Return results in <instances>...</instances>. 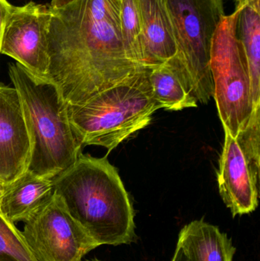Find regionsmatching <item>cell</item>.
I'll use <instances>...</instances> for the list:
<instances>
[{
	"mask_svg": "<svg viewBox=\"0 0 260 261\" xmlns=\"http://www.w3.org/2000/svg\"><path fill=\"white\" fill-rule=\"evenodd\" d=\"M50 10L46 80L67 106L83 103L148 70L135 64L125 50L121 0H74Z\"/></svg>",
	"mask_w": 260,
	"mask_h": 261,
	"instance_id": "6da1fadb",
	"label": "cell"
},
{
	"mask_svg": "<svg viewBox=\"0 0 260 261\" xmlns=\"http://www.w3.org/2000/svg\"><path fill=\"white\" fill-rule=\"evenodd\" d=\"M52 180L55 194L99 246L134 242V208L107 156L94 158L81 152L73 165Z\"/></svg>",
	"mask_w": 260,
	"mask_h": 261,
	"instance_id": "7a4b0ae2",
	"label": "cell"
},
{
	"mask_svg": "<svg viewBox=\"0 0 260 261\" xmlns=\"http://www.w3.org/2000/svg\"><path fill=\"white\" fill-rule=\"evenodd\" d=\"M9 75L19 96L30 138L27 170L53 179L73 165L82 152L67 103L52 83L34 76L18 63L9 64Z\"/></svg>",
	"mask_w": 260,
	"mask_h": 261,
	"instance_id": "3957f363",
	"label": "cell"
},
{
	"mask_svg": "<svg viewBox=\"0 0 260 261\" xmlns=\"http://www.w3.org/2000/svg\"><path fill=\"white\" fill-rule=\"evenodd\" d=\"M150 70L100 92L83 103L67 106L72 130L82 147L101 146L111 151L151 123L160 107L153 96Z\"/></svg>",
	"mask_w": 260,
	"mask_h": 261,
	"instance_id": "277c9868",
	"label": "cell"
},
{
	"mask_svg": "<svg viewBox=\"0 0 260 261\" xmlns=\"http://www.w3.org/2000/svg\"><path fill=\"white\" fill-rule=\"evenodd\" d=\"M177 51L169 61L187 90L206 104L214 96L210 51L214 34L225 15L224 0H163Z\"/></svg>",
	"mask_w": 260,
	"mask_h": 261,
	"instance_id": "5b68a950",
	"label": "cell"
},
{
	"mask_svg": "<svg viewBox=\"0 0 260 261\" xmlns=\"http://www.w3.org/2000/svg\"><path fill=\"white\" fill-rule=\"evenodd\" d=\"M239 8L218 24L210 51L214 99L223 127L236 138L255 110L245 57L237 35Z\"/></svg>",
	"mask_w": 260,
	"mask_h": 261,
	"instance_id": "8992f818",
	"label": "cell"
},
{
	"mask_svg": "<svg viewBox=\"0 0 260 261\" xmlns=\"http://www.w3.org/2000/svg\"><path fill=\"white\" fill-rule=\"evenodd\" d=\"M22 233L38 261H82L99 247L55 193L47 205L24 222Z\"/></svg>",
	"mask_w": 260,
	"mask_h": 261,
	"instance_id": "52a82bcc",
	"label": "cell"
},
{
	"mask_svg": "<svg viewBox=\"0 0 260 261\" xmlns=\"http://www.w3.org/2000/svg\"><path fill=\"white\" fill-rule=\"evenodd\" d=\"M50 6L29 2L12 6L3 31L0 55L13 58L27 71L46 80L49 67L47 34Z\"/></svg>",
	"mask_w": 260,
	"mask_h": 261,
	"instance_id": "ba28073f",
	"label": "cell"
},
{
	"mask_svg": "<svg viewBox=\"0 0 260 261\" xmlns=\"http://www.w3.org/2000/svg\"><path fill=\"white\" fill-rule=\"evenodd\" d=\"M31 142L22 107L15 87L0 92V179L6 185L27 170Z\"/></svg>",
	"mask_w": 260,
	"mask_h": 261,
	"instance_id": "9c48e42d",
	"label": "cell"
},
{
	"mask_svg": "<svg viewBox=\"0 0 260 261\" xmlns=\"http://www.w3.org/2000/svg\"><path fill=\"white\" fill-rule=\"evenodd\" d=\"M224 130V143L217 174L220 195L233 217L250 214L259 203V182L252 176L236 138L225 128Z\"/></svg>",
	"mask_w": 260,
	"mask_h": 261,
	"instance_id": "30bf717a",
	"label": "cell"
},
{
	"mask_svg": "<svg viewBox=\"0 0 260 261\" xmlns=\"http://www.w3.org/2000/svg\"><path fill=\"white\" fill-rule=\"evenodd\" d=\"M54 194L52 179L26 170L7 185L0 211L14 223L26 222L48 203Z\"/></svg>",
	"mask_w": 260,
	"mask_h": 261,
	"instance_id": "8fae6325",
	"label": "cell"
},
{
	"mask_svg": "<svg viewBox=\"0 0 260 261\" xmlns=\"http://www.w3.org/2000/svg\"><path fill=\"white\" fill-rule=\"evenodd\" d=\"M150 68L175 56L177 48L163 0H137Z\"/></svg>",
	"mask_w": 260,
	"mask_h": 261,
	"instance_id": "7c38bea8",
	"label": "cell"
},
{
	"mask_svg": "<svg viewBox=\"0 0 260 261\" xmlns=\"http://www.w3.org/2000/svg\"><path fill=\"white\" fill-rule=\"evenodd\" d=\"M177 247L187 261H232L236 248L227 234L203 219L185 225Z\"/></svg>",
	"mask_w": 260,
	"mask_h": 261,
	"instance_id": "4fadbf2b",
	"label": "cell"
},
{
	"mask_svg": "<svg viewBox=\"0 0 260 261\" xmlns=\"http://www.w3.org/2000/svg\"><path fill=\"white\" fill-rule=\"evenodd\" d=\"M260 0H249L238 6L237 35L242 47L255 108L260 107Z\"/></svg>",
	"mask_w": 260,
	"mask_h": 261,
	"instance_id": "5bb4252c",
	"label": "cell"
},
{
	"mask_svg": "<svg viewBox=\"0 0 260 261\" xmlns=\"http://www.w3.org/2000/svg\"><path fill=\"white\" fill-rule=\"evenodd\" d=\"M149 81L153 96L160 109L181 111L198 107V101L187 90L169 60L150 70Z\"/></svg>",
	"mask_w": 260,
	"mask_h": 261,
	"instance_id": "9a60e30c",
	"label": "cell"
},
{
	"mask_svg": "<svg viewBox=\"0 0 260 261\" xmlns=\"http://www.w3.org/2000/svg\"><path fill=\"white\" fill-rule=\"evenodd\" d=\"M121 33L124 46L130 58L139 67L151 69L147 61L137 0H121Z\"/></svg>",
	"mask_w": 260,
	"mask_h": 261,
	"instance_id": "2e32d148",
	"label": "cell"
},
{
	"mask_svg": "<svg viewBox=\"0 0 260 261\" xmlns=\"http://www.w3.org/2000/svg\"><path fill=\"white\" fill-rule=\"evenodd\" d=\"M0 261H38L22 231L0 212Z\"/></svg>",
	"mask_w": 260,
	"mask_h": 261,
	"instance_id": "e0dca14e",
	"label": "cell"
},
{
	"mask_svg": "<svg viewBox=\"0 0 260 261\" xmlns=\"http://www.w3.org/2000/svg\"><path fill=\"white\" fill-rule=\"evenodd\" d=\"M260 107L255 109L246 128L236 140L248 164L252 176L259 182L260 163Z\"/></svg>",
	"mask_w": 260,
	"mask_h": 261,
	"instance_id": "ac0fdd59",
	"label": "cell"
},
{
	"mask_svg": "<svg viewBox=\"0 0 260 261\" xmlns=\"http://www.w3.org/2000/svg\"><path fill=\"white\" fill-rule=\"evenodd\" d=\"M12 6V5L10 4L7 0H0V45H1L3 31H4L5 25H6Z\"/></svg>",
	"mask_w": 260,
	"mask_h": 261,
	"instance_id": "d6986e66",
	"label": "cell"
},
{
	"mask_svg": "<svg viewBox=\"0 0 260 261\" xmlns=\"http://www.w3.org/2000/svg\"><path fill=\"white\" fill-rule=\"evenodd\" d=\"M74 0H51L50 6L51 9H61L73 3Z\"/></svg>",
	"mask_w": 260,
	"mask_h": 261,
	"instance_id": "ffe728a7",
	"label": "cell"
},
{
	"mask_svg": "<svg viewBox=\"0 0 260 261\" xmlns=\"http://www.w3.org/2000/svg\"><path fill=\"white\" fill-rule=\"evenodd\" d=\"M172 261H187L186 257H185L184 254H183V251H181V249L179 247L177 246V248H176V251L174 253Z\"/></svg>",
	"mask_w": 260,
	"mask_h": 261,
	"instance_id": "44dd1931",
	"label": "cell"
},
{
	"mask_svg": "<svg viewBox=\"0 0 260 261\" xmlns=\"http://www.w3.org/2000/svg\"><path fill=\"white\" fill-rule=\"evenodd\" d=\"M6 187H7V185L0 179V207H1L2 199H3L5 191H6Z\"/></svg>",
	"mask_w": 260,
	"mask_h": 261,
	"instance_id": "7402d4cb",
	"label": "cell"
},
{
	"mask_svg": "<svg viewBox=\"0 0 260 261\" xmlns=\"http://www.w3.org/2000/svg\"><path fill=\"white\" fill-rule=\"evenodd\" d=\"M249 0H235V6H236V7L243 6V5L245 4Z\"/></svg>",
	"mask_w": 260,
	"mask_h": 261,
	"instance_id": "603a6c76",
	"label": "cell"
},
{
	"mask_svg": "<svg viewBox=\"0 0 260 261\" xmlns=\"http://www.w3.org/2000/svg\"><path fill=\"white\" fill-rule=\"evenodd\" d=\"M85 261H102V260H99V259L95 258V259H92V260H86Z\"/></svg>",
	"mask_w": 260,
	"mask_h": 261,
	"instance_id": "cb8c5ba5",
	"label": "cell"
},
{
	"mask_svg": "<svg viewBox=\"0 0 260 261\" xmlns=\"http://www.w3.org/2000/svg\"><path fill=\"white\" fill-rule=\"evenodd\" d=\"M3 86H4V84H0V92H1L2 89H3Z\"/></svg>",
	"mask_w": 260,
	"mask_h": 261,
	"instance_id": "d4e9b609",
	"label": "cell"
}]
</instances>
